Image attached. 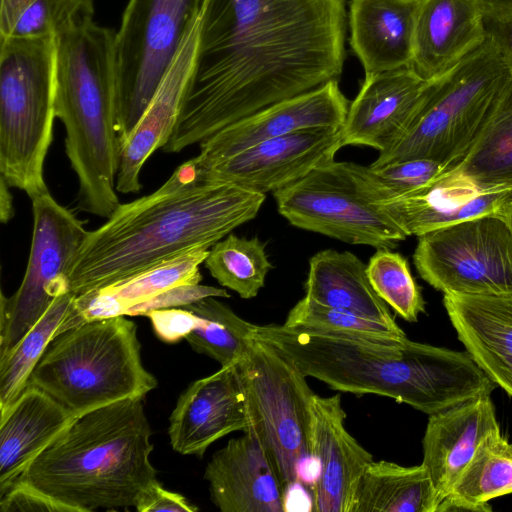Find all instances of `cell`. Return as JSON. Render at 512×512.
<instances>
[{"instance_id": "obj_24", "label": "cell", "mask_w": 512, "mask_h": 512, "mask_svg": "<svg viewBox=\"0 0 512 512\" xmlns=\"http://www.w3.org/2000/svg\"><path fill=\"white\" fill-rule=\"evenodd\" d=\"M443 303L467 353L512 397V294H444Z\"/></svg>"}, {"instance_id": "obj_26", "label": "cell", "mask_w": 512, "mask_h": 512, "mask_svg": "<svg viewBox=\"0 0 512 512\" xmlns=\"http://www.w3.org/2000/svg\"><path fill=\"white\" fill-rule=\"evenodd\" d=\"M75 418L40 388L27 385L0 413V496Z\"/></svg>"}, {"instance_id": "obj_19", "label": "cell", "mask_w": 512, "mask_h": 512, "mask_svg": "<svg viewBox=\"0 0 512 512\" xmlns=\"http://www.w3.org/2000/svg\"><path fill=\"white\" fill-rule=\"evenodd\" d=\"M427 81L411 67L365 75L341 128V144L389 148L406 130Z\"/></svg>"}, {"instance_id": "obj_42", "label": "cell", "mask_w": 512, "mask_h": 512, "mask_svg": "<svg viewBox=\"0 0 512 512\" xmlns=\"http://www.w3.org/2000/svg\"><path fill=\"white\" fill-rule=\"evenodd\" d=\"M147 317L157 337L167 343L186 338L201 322L198 315L182 307L155 310Z\"/></svg>"}, {"instance_id": "obj_1", "label": "cell", "mask_w": 512, "mask_h": 512, "mask_svg": "<svg viewBox=\"0 0 512 512\" xmlns=\"http://www.w3.org/2000/svg\"><path fill=\"white\" fill-rule=\"evenodd\" d=\"M347 24L345 0H204L183 108L162 150L338 80Z\"/></svg>"}, {"instance_id": "obj_37", "label": "cell", "mask_w": 512, "mask_h": 512, "mask_svg": "<svg viewBox=\"0 0 512 512\" xmlns=\"http://www.w3.org/2000/svg\"><path fill=\"white\" fill-rule=\"evenodd\" d=\"M369 168L379 183L381 200L421 191L453 170L427 158L370 165Z\"/></svg>"}, {"instance_id": "obj_27", "label": "cell", "mask_w": 512, "mask_h": 512, "mask_svg": "<svg viewBox=\"0 0 512 512\" xmlns=\"http://www.w3.org/2000/svg\"><path fill=\"white\" fill-rule=\"evenodd\" d=\"M367 264L349 251L326 249L313 255L304 283L305 296L365 318L398 326L367 275Z\"/></svg>"}, {"instance_id": "obj_9", "label": "cell", "mask_w": 512, "mask_h": 512, "mask_svg": "<svg viewBox=\"0 0 512 512\" xmlns=\"http://www.w3.org/2000/svg\"><path fill=\"white\" fill-rule=\"evenodd\" d=\"M250 427L272 460L286 492L296 484L310 491L319 465L310 445L315 393L298 367L268 343L252 338L237 364ZM286 498V497H285Z\"/></svg>"}, {"instance_id": "obj_6", "label": "cell", "mask_w": 512, "mask_h": 512, "mask_svg": "<svg viewBox=\"0 0 512 512\" xmlns=\"http://www.w3.org/2000/svg\"><path fill=\"white\" fill-rule=\"evenodd\" d=\"M124 316L88 321L58 334L27 385L40 388L75 417L120 400L143 399L157 380L142 364L136 324Z\"/></svg>"}, {"instance_id": "obj_17", "label": "cell", "mask_w": 512, "mask_h": 512, "mask_svg": "<svg viewBox=\"0 0 512 512\" xmlns=\"http://www.w3.org/2000/svg\"><path fill=\"white\" fill-rule=\"evenodd\" d=\"M310 445L319 475L310 489L312 511L353 512L359 480L374 459L345 428L341 395H314Z\"/></svg>"}, {"instance_id": "obj_31", "label": "cell", "mask_w": 512, "mask_h": 512, "mask_svg": "<svg viewBox=\"0 0 512 512\" xmlns=\"http://www.w3.org/2000/svg\"><path fill=\"white\" fill-rule=\"evenodd\" d=\"M76 295H58L41 318L15 347L0 358V413L6 411L25 389L30 375L70 312Z\"/></svg>"}, {"instance_id": "obj_4", "label": "cell", "mask_w": 512, "mask_h": 512, "mask_svg": "<svg viewBox=\"0 0 512 512\" xmlns=\"http://www.w3.org/2000/svg\"><path fill=\"white\" fill-rule=\"evenodd\" d=\"M151 435L142 399L100 406L76 416L18 480L75 512L135 507L158 481Z\"/></svg>"}, {"instance_id": "obj_25", "label": "cell", "mask_w": 512, "mask_h": 512, "mask_svg": "<svg viewBox=\"0 0 512 512\" xmlns=\"http://www.w3.org/2000/svg\"><path fill=\"white\" fill-rule=\"evenodd\" d=\"M420 0H351L350 46L365 75L411 67Z\"/></svg>"}, {"instance_id": "obj_11", "label": "cell", "mask_w": 512, "mask_h": 512, "mask_svg": "<svg viewBox=\"0 0 512 512\" xmlns=\"http://www.w3.org/2000/svg\"><path fill=\"white\" fill-rule=\"evenodd\" d=\"M354 164L334 160L274 191L278 212L304 230L353 245L393 249L407 236L371 201Z\"/></svg>"}, {"instance_id": "obj_46", "label": "cell", "mask_w": 512, "mask_h": 512, "mask_svg": "<svg viewBox=\"0 0 512 512\" xmlns=\"http://www.w3.org/2000/svg\"><path fill=\"white\" fill-rule=\"evenodd\" d=\"M504 215L506 217V220L512 230V200L509 202V204L507 205L506 209H505V212H504Z\"/></svg>"}, {"instance_id": "obj_45", "label": "cell", "mask_w": 512, "mask_h": 512, "mask_svg": "<svg viewBox=\"0 0 512 512\" xmlns=\"http://www.w3.org/2000/svg\"><path fill=\"white\" fill-rule=\"evenodd\" d=\"M10 186L0 177V220L7 224L15 214Z\"/></svg>"}, {"instance_id": "obj_34", "label": "cell", "mask_w": 512, "mask_h": 512, "mask_svg": "<svg viewBox=\"0 0 512 512\" xmlns=\"http://www.w3.org/2000/svg\"><path fill=\"white\" fill-rule=\"evenodd\" d=\"M283 325L319 333L385 342L407 338L399 326L323 305L307 296L299 300L289 311Z\"/></svg>"}, {"instance_id": "obj_44", "label": "cell", "mask_w": 512, "mask_h": 512, "mask_svg": "<svg viewBox=\"0 0 512 512\" xmlns=\"http://www.w3.org/2000/svg\"><path fill=\"white\" fill-rule=\"evenodd\" d=\"M36 0H1L0 36H8L21 14Z\"/></svg>"}, {"instance_id": "obj_3", "label": "cell", "mask_w": 512, "mask_h": 512, "mask_svg": "<svg viewBox=\"0 0 512 512\" xmlns=\"http://www.w3.org/2000/svg\"><path fill=\"white\" fill-rule=\"evenodd\" d=\"M253 338L334 390L389 397L428 415L490 395L497 387L467 352L408 338L385 342L278 324L255 325Z\"/></svg>"}, {"instance_id": "obj_22", "label": "cell", "mask_w": 512, "mask_h": 512, "mask_svg": "<svg viewBox=\"0 0 512 512\" xmlns=\"http://www.w3.org/2000/svg\"><path fill=\"white\" fill-rule=\"evenodd\" d=\"M485 42L481 0H420L411 68L423 80L431 81Z\"/></svg>"}, {"instance_id": "obj_21", "label": "cell", "mask_w": 512, "mask_h": 512, "mask_svg": "<svg viewBox=\"0 0 512 512\" xmlns=\"http://www.w3.org/2000/svg\"><path fill=\"white\" fill-rule=\"evenodd\" d=\"M200 16L186 35L147 109L121 146L116 176L120 193L139 192L140 172L147 159L162 149L177 124L190 83L198 43Z\"/></svg>"}, {"instance_id": "obj_41", "label": "cell", "mask_w": 512, "mask_h": 512, "mask_svg": "<svg viewBox=\"0 0 512 512\" xmlns=\"http://www.w3.org/2000/svg\"><path fill=\"white\" fill-rule=\"evenodd\" d=\"M0 511L75 512L71 507L19 480L0 496Z\"/></svg>"}, {"instance_id": "obj_13", "label": "cell", "mask_w": 512, "mask_h": 512, "mask_svg": "<svg viewBox=\"0 0 512 512\" xmlns=\"http://www.w3.org/2000/svg\"><path fill=\"white\" fill-rule=\"evenodd\" d=\"M33 234L26 272L16 292L1 293L0 358L68 292V275L87 236L83 222L49 191L31 199Z\"/></svg>"}, {"instance_id": "obj_39", "label": "cell", "mask_w": 512, "mask_h": 512, "mask_svg": "<svg viewBox=\"0 0 512 512\" xmlns=\"http://www.w3.org/2000/svg\"><path fill=\"white\" fill-rule=\"evenodd\" d=\"M487 42L512 75V0H481Z\"/></svg>"}, {"instance_id": "obj_5", "label": "cell", "mask_w": 512, "mask_h": 512, "mask_svg": "<svg viewBox=\"0 0 512 512\" xmlns=\"http://www.w3.org/2000/svg\"><path fill=\"white\" fill-rule=\"evenodd\" d=\"M78 16L54 37L55 116L66 131L65 152L78 179V208L107 219L119 206L116 176L115 34Z\"/></svg>"}, {"instance_id": "obj_15", "label": "cell", "mask_w": 512, "mask_h": 512, "mask_svg": "<svg viewBox=\"0 0 512 512\" xmlns=\"http://www.w3.org/2000/svg\"><path fill=\"white\" fill-rule=\"evenodd\" d=\"M348 108L338 80H332L226 126L199 144L195 159L207 167L267 139L305 129L341 128Z\"/></svg>"}, {"instance_id": "obj_30", "label": "cell", "mask_w": 512, "mask_h": 512, "mask_svg": "<svg viewBox=\"0 0 512 512\" xmlns=\"http://www.w3.org/2000/svg\"><path fill=\"white\" fill-rule=\"evenodd\" d=\"M454 170L482 188L512 187V77L479 137Z\"/></svg>"}, {"instance_id": "obj_43", "label": "cell", "mask_w": 512, "mask_h": 512, "mask_svg": "<svg viewBox=\"0 0 512 512\" xmlns=\"http://www.w3.org/2000/svg\"><path fill=\"white\" fill-rule=\"evenodd\" d=\"M135 508L139 512H195L198 510L183 495L164 489L159 481L141 493Z\"/></svg>"}, {"instance_id": "obj_23", "label": "cell", "mask_w": 512, "mask_h": 512, "mask_svg": "<svg viewBox=\"0 0 512 512\" xmlns=\"http://www.w3.org/2000/svg\"><path fill=\"white\" fill-rule=\"evenodd\" d=\"M498 428L490 395L429 415L422 441L421 464L431 479L437 507L449 494L484 437Z\"/></svg>"}, {"instance_id": "obj_28", "label": "cell", "mask_w": 512, "mask_h": 512, "mask_svg": "<svg viewBox=\"0 0 512 512\" xmlns=\"http://www.w3.org/2000/svg\"><path fill=\"white\" fill-rule=\"evenodd\" d=\"M512 493V443L500 428L489 432L477 447L436 512H491L489 501Z\"/></svg>"}, {"instance_id": "obj_33", "label": "cell", "mask_w": 512, "mask_h": 512, "mask_svg": "<svg viewBox=\"0 0 512 512\" xmlns=\"http://www.w3.org/2000/svg\"><path fill=\"white\" fill-rule=\"evenodd\" d=\"M204 264L220 285L244 299L258 294L273 268L265 243L258 237L248 239L232 233L209 249Z\"/></svg>"}, {"instance_id": "obj_10", "label": "cell", "mask_w": 512, "mask_h": 512, "mask_svg": "<svg viewBox=\"0 0 512 512\" xmlns=\"http://www.w3.org/2000/svg\"><path fill=\"white\" fill-rule=\"evenodd\" d=\"M204 0H129L115 34L120 149L200 16Z\"/></svg>"}, {"instance_id": "obj_18", "label": "cell", "mask_w": 512, "mask_h": 512, "mask_svg": "<svg viewBox=\"0 0 512 512\" xmlns=\"http://www.w3.org/2000/svg\"><path fill=\"white\" fill-rule=\"evenodd\" d=\"M204 478L211 501L222 512L285 511L277 470L252 429L213 454Z\"/></svg>"}, {"instance_id": "obj_35", "label": "cell", "mask_w": 512, "mask_h": 512, "mask_svg": "<svg viewBox=\"0 0 512 512\" xmlns=\"http://www.w3.org/2000/svg\"><path fill=\"white\" fill-rule=\"evenodd\" d=\"M208 253L207 248L190 250L101 289L113 295L126 311L128 307L146 301L170 288L200 283L202 275L199 268L205 262Z\"/></svg>"}, {"instance_id": "obj_7", "label": "cell", "mask_w": 512, "mask_h": 512, "mask_svg": "<svg viewBox=\"0 0 512 512\" xmlns=\"http://www.w3.org/2000/svg\"><path fill=\"white\" fill-rule=\"evenodd\" d=\"M511 77L486 40L445 74L427 81L406 130L371 165L427 158L454 169L479 137Z\"/></svg>"}, {"instance_id": "obj_36", "label": "cell", "mask_w": 512, "mask_h": 512, "mask_svg": "<svg viewBox=\"0 0 512 512\" xmlns=\"http://www.w3.org/2000/svg\"><path fill=\"white\" fill-rule=\"evenodd\" d=\"M367 275L378 296L400 317L416 322L425 301L406 258L391 249H377L367 264Z\"/></svg>"}, {"instance_id": "obj_29", "label": "cell", "mask_w": 512, "mask_h": 512, "mask_svg": "<svg viewBox=\"0 0 512 512\" xmlns=\"http://www.w3.org/2000/svg\"><path fill=\"white\" fill-rule=\"evenodd\" d=\"M437 501L423 464L411 467L380 460L365 468L353 512H436Z\"/></svg>"}, {"instance_id": "obj_38", "label": "cell", "mask_w": 512, "mask_h": 512, "mask_svg": "<svg viewBox=\"0 0 512 512\" xmlns=\"http://www.w3.org/2000/svg\"><path fill=\"white\" fill-rule=\"evenodd\" d=\"M90 12H94L93 0H36L21 14L8 36L55 37L73 19Z\"/></svg>"}, {"instance_id": "obj_12", "label": "cell", "mask_w": 512, "mask_h": 512, "mask_svg": "<svg viewBox=\"0 0 512 512\" xmlns=\"http://www.w3.org/2000/svg\"><path fill=\"white\" fill-rule=\"evenodd\" d=\"M413 261L421 278L444 294H512V230L504 214L418 236Z\"/></svg>"}, {"instance_id": "obj_40", "label": "cell", "mask_w": 512, "mask_h": 512, "mask_svg": "<svg viewBox=\"0 0 512 512\" xmlns=\"http://www.w3.org/2000/svg\"><path fill=\"white\" fill-rule=\"evenodd\" d=\"M207 297L229 298V293L223 288L196 284H184L170 288L146 301L128 307L127 316H147L150 312L178 308L195 303Z\"/></svg>"}, {"instance_id": "obj_20", "label": "cell", "mask_w": 512, "mask_h": 512, "mask_svg": "<svg viewBox=\"0 0 512 512\" xmlns=\"http://www.w3.org/2000/svg\"><path fill=\"white\" fill-rule=\"evenodd\" d=\"M511 200V186L482 188L453 169L421 191L375 204L406 236L418 237L469 218L504 214Z\"/></svg>"}, {"instance_id": "obj_2", "label": "cell", "mask_w": 512, "mask_h": 512, "mask_svg": "<svg viewBox=\"0 0 512 512\" xmlns=\"http://www.w3.org/2000/svg\"><path fill=\"white\" fill-rule=\"evenodd\" d=\"M265 194L205 176L195 157L153 193L119 204L87 236L68 275L80 295L137 275L193 249H210L254 219Z\"/></svg>"}, {"instance_id": "obj_16", "label": "cell", "mask_w": 512, "mask_h": 512, "mask_svg": "<svg viewBox=\"0 0 512 512\" xmlns=\"http://www.w3.org/2000/svg\"><path fill=\"white\" fill-rule=\"evenodd\" d=\"M172 448L202 457L218 439L250 427L247 400L237 364L192 382L169 419Z\"/></svg>"}, {"instance_id": "obj_14", "label": "cell", "mask_w": 512, "mask_h": 512, "mask_svg": "<svg viewBox=\"0 0 512 512\" xmlns=\"http://www.w3.org/2000/svg\"><path fill=\"white\" fill-rule=\"evenodd\" d=\"M342 128V127H341ZM341 128H313L267 139L210 166L206 177L266 194L335 160Z\"/></svg>"}, {"instance_id": "obj_32", "label": "cell", "mask_w": 512, "mask_h": 512, "mask_svg": "<svg viewBox=\"0 0 512 512\" xmlns=\"http://www.w3.org/2000/svg\"><path fill=\"white\" fill-rule=\"evenodd\" d=\"M216 298L207 297L182 307L201 318L185 339L195 351L221 366L238 364L253 338L255 324L242 319Z\"/></svg>"}, {"instance_id": "obj_8", "label": "cell", "mask_w": 512, "mask_h": 512, "mask_svg": "<svg viewBox=\"0 0 512 512\" xmlns=\"http://www.w3.org/2000/svg\"><path fill=\"white\" fill-rule=\"evenodd\" d=\"M55 99L54 37L0 36V177L30 199L49 191L43 167Z\"/></svg>"}]
</instances>
